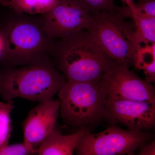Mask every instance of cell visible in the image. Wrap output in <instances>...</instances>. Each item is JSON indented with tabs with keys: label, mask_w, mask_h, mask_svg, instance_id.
Instances as JSON below:
<instances>
[{
	"label": "cell",
	"mask_w": 155,
	"mask_h": 155,
	"mask_svg": "<svg viewBox=\"0 0 155 155\" xmlns=\"http://www.w3.org/2000/svg\"><path fill=\"white\" fill-rule=\"evenodd\" d=\"M58 94L61 117L67 125L90 129L104 119L107 95L101 81H67Z\"/></svg>",
	"instance_id": "cell-4"
},
{
	"label": "cell",
	"mask_w": 155,
	"mask_h": 155,
	"mask_svg": "<svg viewBox=\"0 0 155 155\" xmlns=\"http://www.w3.org/2000/svg\"><path fill=\"white\" fill-rule=\"evenodd\" d=\"M134 28V40L137 48L143 43H155V17L135 12L132 14Z\"/></svg>",
	"instance_id": "cell-13"
},
{
	"label": "cell",
	"mask_w": 155,
	"mask_h": 155,
	"mask_svg": "<svg viewBox=\"0 0 155 155\" xmlns=\"http://www.w3.org/2000/svg\"><path fill=\"white\" fill-rule=\"evenodd\" d=\"M86 30L103 50L116 63L130 67L134 64L137 48L134 26L107 11L91 14Z\"/></svg>",
	"instance_id": "cell-5"
},
{
	"label": "cell",
	"mask_w": 155,
	"mask_h": 155,
	"mask_svg": "<svg viewBox=\"0 0 155 155\" xmlns=\"http://www.w3.org/2000/svg\"><path fill=\"white\" fill-rule=\"evenodd\" d=\"M137 155H155V140H153L144 143L139 149Z\"/></svg>",
	"instance_id": "cell-19"
},
{
	"label": "cell",
	"mask_w": 155,
	"mask_h": 155,
	"mask_svg": "<svg viewBox=\"0 0 155 155\" xmlns=\"http://www.w3.org/2000/svg\"><path fill=\"white\" fill-rule=\"evenodd\" d=\"M136 1H137V2H140V1H143V0H136Z\"/></svg>",
	"instance_id": "cell-22"
},
{
	"label": "cell",
	"mask_w": 155,
	"mask_h": 155,
	"mask_svg": "<svg viewBox=\"0 0 155 155\" xmlns=\"http://www.w3.org/2000/svg\"><path fill=\"white\" fill-rule=\"evenodd\" d=\"M153 138L148 130L134 131L112 126L94 134L87 131L75 151L78 155H134Z\"/></svg>",
	"instance_id": "cell-6"
},
{
	"label": "cell",
	"mask_w": 155,
	"mask_h": 155,
	"mask_svg": "<svg viewBox=\"0 0 155 155\" xmlns=\"http://www.w3.org/2000/svg\"><path fill=\"white\" fill-rule=\"evenodd\" d=\"M79 7L89 14L107 11L116 15L117 6L113 0H72Z\"/></svg>",
	"instance_id": "cell-16"
},
{
	"label": "cell",
	"mask_w": 155,
	"mask_h": 155,
	"mask_svg": "<svg viewBox=\"0 0 155 155\" xmlns=\"http://www.w3.org/2000/svg\"><path fill=\"white\" fill-rule=\"evenodd\" d=\"M59 0H0V5L17 14L35 15L48 13Z\"/></svg>",
	"instance_id": "cell-12"
},
{
	"label": "cell",
	"mask_w": 155,
	"mask_h": 155,
	"mask_svg": "<svg viewBox=\"0 0 155 155\" xmlns=\"http://www.w3.org/2000/svg\"><path fill=\"white\" fill-rule=\"evenodd\" d=\"M42 22L20 19L6 25L2 33L4 49L0 58L6 67L51 61L54 41L45 32Z\"/></svg>",
	"instance_id": "cell-3"
},
{
	"label": "cell",
	"mask_w": 155,
	"mask_h": 155,
	"mask_svg": "<svg viewBox=\"0 0 155 155\" xmlns=\"http://www.w3.org/2000/svg\"><path fill=\"white\" fill-rule=\"evenodd\" d=\"M66 81L51 61L6 67L0 73V95L6 101L21 98L41 102L53 98Z\"/></svg>",
	"instance_id": "cell-2"
},
{
	"label": "cell",
	"mask_w": 155,
	"mask_h": 155,
	"mask_svg": "<svg viewBox=\"0 0 155 155\" xmlns=\"http://www.w3.org/2000/svg\"><path fill=\"white\" fill-rule=\"evenodd\" d=\"M107 97L115 100L155 101L151 83L140 78L129 67L115 62L102 78Z\"/></svg>",
	"instance_id": "cell-7"
},
{
	"label": "cell",
	"mask_w": 155,
	"mask_h": 155,
	"mask_svg": "<svg viewBox=\"0 0 155 155\" xmlns=\"http://www.w3.org/2000/svg\"><path fill=\"white\" fill-rule=\"evenodd\" d=\"M14 107L12 100L0 102V148L8 144L13 130L11 114Z\"/></svg>",
	"instance_id": "cell-15"
},
{
	"label": "cell",
	"mask_w": 155,
	"mask_h": 155,
	"mask_svg": "<svg viewBox=\"0 0 155 155\" xmlns=\"http://www.w3.org/2000/svg\"><path fill=\"white\" fill-rule=\"evenodd\" d=\"M84 127L78 128L74 133L63 135L56 128L45 138L35 150L38 155H72L79 140L87 131Z\"/></svg>",
	"instance_id": "cell-11"
},
{
	"label": "cell",
	"mask_w": 155,
	"mask_h": 155,
	"mask_svg": "<svg viewBox=\"0 0 155 155\" xmlns=\"http://www.w3.org/2000/svg\"><path fill=\"white\" fill-rule=\"evenodd\" d=\"M123 2L125 3L126 5L129 7L132 12H135L136 9L134 0H121Z\"/></svg>",
	"instance_id": "cell-20"
},
{
	"label": "cell",
	"mask_w": 155,
	"mask_h": 155,
	"mask_svg": "<svg viewBox=\"0 0 155 155\" xmlns=\"http://www.w3.org/2000/svg\"><path fill=\"white\" fill-rule=\"evenodd\" d=\"M136 11L147 16L155 17V0H143L135 3Z\"/></svg>",
	"instance_id": "cell-18"
},
{
	"label": "cell",
	"mask_w": 155,
	"mask_h": 155,
	"mask_svg": "<svg viewBox=\"0 0 155 155\" xmlns=\"http://www.w3.org/2000/svg\"><path fill=\"white\" fill-rule=\"evenodd\" d=\"M155 43L140 45L137 48L134 65L143 70L146 75L145 80L152 83L155 80Z\"/></svg>",
	"instance_id": "cell-14"
},
{
	"label": "cell",
	"mask_w": 155,
	"mask_h": 155,
	"mask_svg": "<svg viewBox=\"0 0 155 155\" xmlns=\"http://www.w3.org/2000/svg\"><path fill=\"white\" fill-rule=\"evenodd\" d=\"M104 119L134 131L149 130L155 125V101L115 100L107 97Z\"/></svg>",
	"instance_id": "cell-8"
},
{
	"label": "cell",
	"mask_w": 155,
	"mask_h": 155,
	"mask_svg": "<svg viewBox=\"0 0 155 155\" xmlns=\"http://www.w3.org/2000/svg\"><path fill=\"white\" fill-rule=\"evenodd\" d=\"M59 112V101L53 98L39 102L33 108L22 122L25 144L36 150L55 128Z\"/></svg>",
	"instance_id": "cell-10"
},
{
	"label": "cell",
	"mask_w": 155,
	"mask_h": 155,
	"mask_svg": "<svg viewBox=\"0 0 155 155\" xmlns=\"http://www.w3.org/2000/svg\"><path fill=\"white\" fill-rule=\"evenodd\" d=\"M4 49V41L2 33H0V58L2 57Z\"/></svg>",
	"instance_id": "cell-21"
},
{
	"label": "cell",
	"mask_w": 155,
	"mask_h": 155,
	"mask_svg": "<svg viewBox=\"0 0 155 155\" xmlns=\"http://www.w3.org/2000/svg\"><path fill=\"white\" fill-rule=\"evenodd\" d=\"M35 150L28 147L23 142L6 146L0 148V155H26L35 154Z\"/></svg>",
	"instance_id": "cell-17"
},
{
	"label": "cell",
	"mask_w": 155,
	"mask_h": 155,
	"mask_svg": "<svg viewBox=\"0 0 155 155\" xmlns=\"http://www.w3.org/2000/svg\"><path fill=\"white\" fill-rule=\"evenodd\" d=\"M43 15V29L53 41L86 29L92 19L91 14L84 11L72 0H59Z\"/></svg>",
	"instance_id": "cell-9"
},
{
	"label": "cell",
	"mask_w": 155,
	"mask_h": 155,
	"mask_svg": "<svg viewBox=\"0 0 155 155\" xmlns=\"http://www.w3.org/2000/svg\"><path fill=\"white\" fill-rule=\"evenodd\" d=\"M51 60L67 81L74 82L101 81L115 63L86 29L54 41Z\"/></svg>",
	"instance_id": "cell-1"
}]
</instances>
